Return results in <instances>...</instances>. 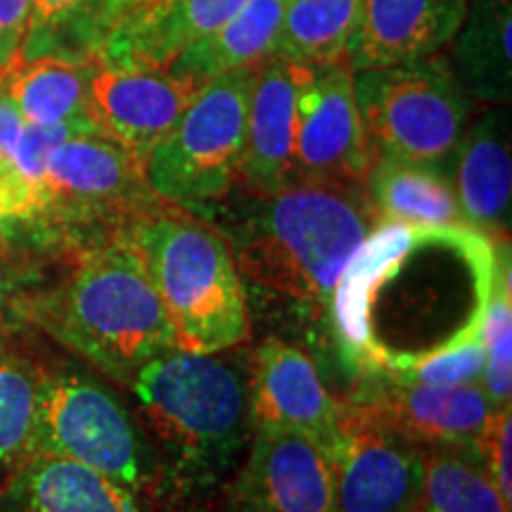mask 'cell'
<instances>
[{"instance_id":"ba28073f","label":"cell","mask_w":512,"mask_h":512,"mask_svg":"<svg viewBox=\"0 0 512 512\" xmlns=\"http://www.w3.org/2000/svg\"><path fill=\"white\" fill-rule=\"evenodd\" d=\"M36 451L93 467L136 496L159 482L150 446L117 392L76 366L43 368Z\"/></svg>"},{"instance_id":"7a4b0ae2","label":"cell","mask_w":512,"mask_h":512,"mask_svg":"<svg viewBox=\"0 0 512 512\" xmlns=\"http://www.w3.org/2000/svg\"><path fill=\"white\" fill-rule=\"evenodd\" d=\"M230 202L223 235L242 275L264 290L328 309L349 259L380 223L366 185L294 178Z\"/></svg>"},{"instance_id":"d6986e66","label":"cell","mask_w":512,"mask_h":512,"mask_svg":"<svg viewBox=\"0 0 512 512\" xmlns=\"http://www.w3.org/2000/svg\"><path fill=\"white\" fill-rule=\"evenodd\" d=\"M0 512H143L133 491L72 458L36 451L0 486Z\"/></svg>"},{"instance_id":"83f0119b","label":"cell","mask_w":512,"mask_h":512,"mask_svg":"<svg viewBox=\"0 0 512 512\" xmlns=\"http://www.w3.org/2000/svg\"><path fill=\"white\" fill-rule=\"evenodd\" d=\"M486 351L479 342L463 344L451 351H439L406 366L382 373L396 382L406 384H427V387H458V384H472L482 377Z\"/></svg>"},{"instance_id":"ffe728a7","label":"cell","mask_w":512,"mask_h":512,"mask_svg":"<svg viewBox=\"0 0 512 512\" xmlns=\"http://www.w3.org/2000/svg\"><path fill=\"white\" fill-rule=\"evenodd\" d=\"M91 74V53L86 57L41 53L12 64L0 76V86L27 124H81L95 128L88 114Z\"/></svg>"},{"instance_id":"e0dca14e","label":"cell","mask_w":512,"mask_h":512,"mask_svg":"<svg viewBox=\"0 0 512 512\" xmlns=\"http://www.w3.org/2000/svg\"><path fill=\"white\" fill-rule=\"evenodd\" d=\"M470 0H363L351 41V69L387 67L444 50L467 15Z\"/></svg>"},{"instance_id":"ac0fdd59","label":"cell","mask_w":512,"mask_h":512,"mask_svg":"<svg viewBox=\"0 0 512 512\" xmlns=\"http://www.w3.org/2000/svg\"><path fill=\"white\" fill-rule=\"evenodd\" d=\"M451 183L465 223L494 240L508 238L512 157L510 119L503 107L489 105L467 124L451 162Z\"/></svg>"},{"instance_id":"484cf974","label":"cell","mask_w":512,"mask_h":512,"mask_svg":"<svg viewBox=\"0 0 512 512\" xmlns=\"http://www.w3.org/2000/svg\"><path fill=\"white\" fill-rule=\"evenodd\" d=\"M408 512H510L475 451L425 448L420 496Z\"/></svg>"},{"instance_id":"4fadbf2b","label":"cell","mask_w":512,"mask_h":512,"mask_svg":"<svg viewBox=\"0 0 512 512\" xmlns=\"http://www.w3.org/2000/svg\"><path fill=\"white\" fill-rule=\"evenodd\" d=\"M349 401L420 448H465L475 453L484 427L498 411L475 384L427 387L384 375H361Z\"/></svg>"},{"instance_id":"5bb4252c","label":"cell","mask_w":512,"mask_h":512,"mask_svg":"<svg viewBox=\"0 0 512 512\" xmlns=\"http://www.w3.org/2000/svg\"><path fill=\"white\" fill-rule=\"evenodd\" d=\"M249 392V422L256 430L299 432L330 451L337 439V401L320 380L313 358L294 344L268 337L256 349Z\"/></svg>"},{"instance_id":"d590c367","label":"cell","mask_w":512,"mask_h":512,"mask_svg":"<svg viewBox=\"0 0 512 512\" xmlns=\"http://www.w3.org/2000/svg\"><path fill=\"white\" fill-rule=\"evenodd\" d=\"M24 124L27 121H24L15 102L8 98V93L0 86V159H5V162H10V155L15 150V143Z\"/></svg>"},{"instance_id":"2e32d148","label":"cell","mask_w":512,"mask_h":512,"mask_svg":"<svg viewBox=\"0 0 512 512\" xmlns=\"http://www.w3.org/2000/svg\"><path fill=\"white\" fill-rule=\"evenodd\" d=\"M302 62L268 57L254 69L247 110V138L240 178L235 188L271 192L297 178L294 136H297V95L304 76Z\"/></svg>"},{"instance_id":"f1b7e54d","label":"cell","mask_w":512,"mask_h":512,"mask_svg":"<svg viewBox=\"0 0 512 512\" xmlns=\"http://www.w3.org/2000/svg\"><path fill=\"white\" fill-rule=\"evenodd\" d=\"M95 128L81 126V124H24L22 133H19L15 150L10 155V164L15 166V171L24 183L34 190L41 204V216H43V176H46L48 159L53 155V150L67 138H72L74 133H88Z\"/></svg>"},{"instance_id":"277c9868","label":"cell","mask_w":512,"mask_h":512,"mask_svg":"<svg viewBox=\"0 0 512 512\" xmlns=\"http://www.w3.org/2000/svg\"><path fill=\"white\" fill-rule=\"evenodd\" d=\"M119 230L143 259L178 349L221 354L247 342L245 287L223 233L164 200Z\"/></svg>"},{"instance_id":"e575fe53","label":"cell","mask_w":512,"mask_h":512,"mask_svg":"<svg viewBox=\"0 0 512 512\" xmlns=\"http://www.w3.org/2000/svg\"><path fill=\"white\" fill-rule=\"evenodd\" d=\"M31 19V0H0V74L22 57Z\"/></svg>"},{"instance_id":"7c38bea8","label":"cell","mask_w":512,"mask_h":512,"mask_svg":"<svg viewBox=\"0 0 512 512\" xmlns=\"http://www.w3.org/2000/svg\"><path fill=\"white\" fill-rule=\"evenodd\" d=\"M200 91L202 83L166 69L119 67L93 57L88 114L98 133L145 164Z\"/></svg>"},{"instance_id":"52a82bcc","label":"cell","mask_w":512,"mask_h":512,"mask_svg":"<svg viewBox=\"0 0 512 512\" xmlns=\"http://www.w3.org/2000/svg\"><path fill=\"white\" fill-rule=\"evenodd\" d=\"M254 69L204 83L169 136L150 152L143 174L159 200L200 214L219 207L235 190Z\"/></svg>"},{"instance_id":"8992f818","label":"cell","mask_w":512,"mask_h":512,"mask_svg":"<svg viewBox=\"0 0 512 512\" xmlns=\"http://www.w3.org/2000/svg\"><path fill=\"white\" fill-rule=\"evenodd\" d=\"M354 93L375 157L432 166L451 162L472 117V98L439 53L356 69Z\"/></svg>"},{"instance_id":"cb8c5ba5","label":"cell","mask_w":512,"mask_h":512,"mask_svg":"<svg viewBox=\"0 0 512 512\" xmlns=\"http://www.w3.org/2000/svg\"><path fill=\"white\" fill-rule=\"evenodd\" d=\"M366 192L380 221L418 226L465 223L451 176L432 166L375 157L366 176Z\"/></svg>"},{"instance_id":"5b68a950","label":"cell","mask_w":512,"mask_h":512,"mask_svg":"<svg viewBox=\"0 0 512 512\" xmlns=\"http://www.w3.org/2000/svg\"><path fill=\"white\" fill-rule=\"evenodd\" d=\"M128 389L145 427L185 482L214 479L240 451L249 392L233 361L176 347L147 363Z\"/></svg>"},{"instance_id":"d6a6232c","label":"cell","mask_w":512,"mask_h":512,"mask_svg":"<svg viewBox=\"0 0 512 512\" xmlns=\"http://www.w3.org/2000/svg\"><path fill=\"white\" fill-rule=\"evenodd\" d=\"M174 3L176 0H102L93 50L98 48L100 43L112 41V38L124 36L128 31L138 29L140 24L150 22L152 17H157L159 12L171 8Z\"/></svg>"},{"instance_id":"4dcf8cb0","label":"cell","mask_w":512,"mask_h":512,"mask_svg":"<svg viewBox=\"0 0 512 512\" xmlns=\"http://www.w3.org/2000/svg\"><path fill=\"white\" fill-rule=\"evenodd\" d=\"M29 273L24 271L12 249L0 240V347L22 328L27 320V306L31 297Z\"/></svg>"},{"instance_id":"4316f807","label":"cell","mask_w":512,"mask_h":512,"mask_svg":"<svg viewBox=\"0 0 512 512\" xmlns=\"http://www.w3.org/2000/svg\"><path fill=\"white\" fill-rule=\"evenodd\" d=\"M43 368L0 347V486L36 451Z\"/></svg>"},{"instance_id":"9a60e30c","label":"cell","mask_w":512,"mask_h":512,"mask_svg":"<svg viewBox=\"0 0 512 512\" xmlns=\"http://www.w3.org/2000/svg\"><path fill=\"white\" fill-rule=\"evenodd\" d=\"M235 496L249 512H337L325 448L287 430H256Z\"/></svg>"},{"instance_id":"d4e9b609","label":"cell","mask_w":512,"mask_h":512,"mask_svg":"<svg viewBox=\"0 0 512 512\" xmlns=\"http://www.w3.org/2000/svg\"><path fill=\"white\" fill-rule=\"evenodd\" d=\"M363 0H287L275 53L302 64L349 62Z\"/></svg>"},{"instance_id":"30bf717a","label":"cell","mask_w":512,"mask_h":512,"mask_svg":"<svg viewBox=\"0 0 512 512\" xmlns=\"http://www.w3.org/2000/svg\"><path fill=\"white\" fill-rule=\"evenodd\" d=\"M337 512H408L422 486L425 448L342 401L337 439L328 451Z\"/></svg>"},{"instance_id":"836d02e7","label":"cell","mask_w":512,"mask_h":512,"mask_svg":"<svg viewBox=\"0 0 512 512\" xmlns=\"http://www.w3.org/2000/svg\"><path fill=\"white\" fill-rule=\"evenodd\" d=\"M41 216L34 190L19 178L15 166L0 159V230L10 221H29Z\"/></svg>"},{"instance_id":"603a6c76","label":"cell","mask_w":512,"mask_h":512,"mask_svg":"<svg viewBox=\"0 0 512 512\" xmlns=\"http://www.w3.org/2000/svg\"><path fill=\"white\" fill-rule=\"evenodd\" d=\"M512 0H470L453 36L451 69L470 98L508 105L512 88Z\"/></svg>"},{"instance_id":"9c48e42d","label":"cell","mask_w":512,"mask_h":512,"mask_svg":"<svg viewBox=\"0 0 512 512\" xmlns=\"http://www.w3.org/2000/svg\"><path fill=\"white\" fill-rule=\"evenodd\" d=\"M41 197L43 216L100 221L110 233L159 202L143 164L98 131L74 133L55 147Z\"/></svg>"},{"instance_id":"3957f363","label":"cell","mask_w":512,"mask_h":512,"mask_svg":"<svg viewBox=\"0 0 512 512\" xmlns=\"http://www.w3.org/2000/svg\"><path fill=\"white\" fill-rule=\"evenodd\" d=\"M27 320L124 387L176 349L143 259L121 230L81 249L60 283L31 292Z\"/></svg>"},{"instance_id":"44dd1931","label":"cell","mask_w":512,"mask_h":512,"mask_svg":"<svg viewBox=\"0 0 512 512\" xmlns=\"http://www.w3.org/2000/svg\"><path fill=\"white\" fill-rule=\"evenodd\" d=\"M247 3L249 0H176L138 29L100 43L91 55L119 67L166 69L181 50L223 27Z\"/></svg>"},{"instance_id":"f546056e","label":"cell","mask_w":512,"mask_h":512,"mask_svg":"<svg viewBox=\"0 0 512 512\" xmlns=\"http://www.w3.org/2000/svg\"><path fill=\"white\" fill-rule=\"evenodd\" d=\"M100 10L102 0H31L29 38L24 41L22 57H34L41 50L46 36H53L76 22H83V19H93V27L98 31Z\"/></svg>"},{"instance_id":"8fae6325","label":"cell","mask_w":512,"mask_h":512,"mask_svg":"<svg viewBox=\"0 0 512 512\" xmlns=\"http://www.w3.org/2000/svg\"><path fill=\"white\" fill-rule=\"evenodd\" d=\"M373 159L351 64L347 60L306 64L297 95V178L366 185Z\"/></svg>"},{"instance_id":"6da1fadb","label":"cell","mask_w":512,"mask_h":512,"mask_svg":"<svg viewBox=\"0 0 512 512\" xmlns=\"http://www.w3.org/2000/svg\"><path fill=\"white\" fill-rule=\"evenodd\" d=\"M505 254L503 240L470 223H377L328 302L344 363L358 375H382L479 342Z\"/></svg>"},{"instance_id":"7402d4cb","label":"cell","mask_w":512,"mask_h":512,"mask_svg":"<svg viewBox=\"0 0 512 512\" xmlns=\"http://www.w3.org/2000/svg\"><path fill=\"white\" fill-rule=\"evenodd\" d=\"M287 0H249L238 15L181 50L166 72L209 83L216 76L254 69L275 53Z\"/></svg>"},{"instance_id":"8d00e7d4","label":"cell","mask_w":512,"mask_h":512,"mask_svg":"<svg viewBox=\"0 0 512 512\" xmlns=\"http://www.w3.org/2000/svg\"><path fill=\"white\" fill-rule=\"evenodd\" d=\"M0 76H3V74H0Z\"/></svg>"},{"instance_id":"1f68e13d","label":"cell","mask_w":512,"mask_h":512,"mask_svg":"<svg viewBox=\"0 0 512 512\" xmlns=\"http://www.w3.org/2000/svg\"><path fill=\"white\" fill-rule=\"evenodd\" d=\"M510 430L512 415L510 406H503L491 415L489 425L484 427L477 441V456L482 460L489 477L494 479L496 489L501 491L503 501L512 505V475H510Z\"/></svg>"}]
</instances>
